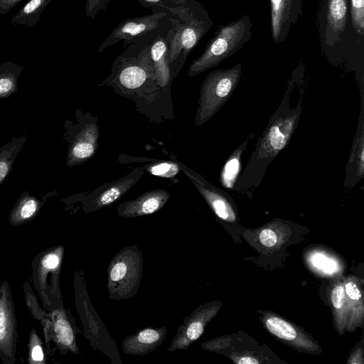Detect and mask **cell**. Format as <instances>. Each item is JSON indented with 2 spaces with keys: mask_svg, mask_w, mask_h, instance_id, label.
I'll return each instance as SVG.
<instances>
[{
  "mask_svg": "<svg viewBox=\"0 0 364 364\" xmlns=\"http://www.w3.org/2000/svg\"><path fill=\"white\" fill-rule=\"evenodd\" d=\"M25 141L24 136L15 138L0 147V185L11 171L14 161Z\"/></svg>",
  "mask_w": 364,
  "mask_h": 364,
  "instance_id": "obj_26",
  "label": "cell"
},
{
  "mask_svg": "<svg viewBox=\"0 0 364 364\" xmlns=\"http://www.w3.org/2000/svg\"><path fill=\"white\" fill-rule=\"evenodd\" d=\"M53 0H30L21 8L11 19L14 25H23L31 27L40 20V16L46 7Z\"/></svg>",
  "mask_w": 364,
  "mask_h": 364,
  "instance_id": "obj_24",
  "label": "cell"
},
{
  "mask_svg": "<svg viewBox=\"0 0 364 364\" xmlns=\"http://www.w3.org/2000/svg\"><path fill=\"white\" fill-rule=\"evenodd\" d=\"M23 70V66L13 62L0 65V99L17 91V81Z\"/></svg>",
  "mask_w": 364,
  "mask_h": 364,
  "instance_id": "obj_25",
  "label": "cell"
},
{
  "mask_svg": "<svg viewBox=\"0 0 364 364\" xmlns=\"http://www.w3.org/2000/svg\"><path fill=\"white\" fill-rule=\"evenodd\" d=\"M168 14L163 11H153L151 14L127 18L115 27L110 34L100 45L97 53L119 41H124V48L147 35L156 31L162 20Z\"/></svg>",
  "mask_w": 364,
  "mask_h": 364,
  "instance_id": "obj_8",
  "label": "cell"
},
{
  "mask_svg": "<svg viewBox=\"0 0 364 364\" xmlns=\"http://www.w3.org/2000/svg\"><path fill=\"white\" fill-rule=\"evenodd\" d=\"M242 65L238 63L228 69L210 72L200 90L195 124L200 126L213 117L228 101L239 84Z\"/></svg>",
  "mask_w": 364,
  "mask_h": 364,
  "instance_id": "obj_6",
  "label": "cell"
},
{
  "mask_svg": "<svg viewBox=\"0 0 364 364\" xmlns=\"http://www.w3.org/2000/svg\"><path fill=\"white\" fill-rule=\"evenodd\" d=\"M346 298L352 301H359L361 299V292L355 282L349 281L344 286Z\"/></svg>",
  "mask_w": 364,
  "mask_h": 364,
  "instance_id": "obj_36",
  "label": "cell"
},
{
  "mask_svg": "<svg viewBox=\"0 0 364 364\" xmlns=\"http://www.w3.org/2000/svg\"><path fill=\"white\" fill-rule=\"evenodd\" d=\"M301 72H294L287 83L282 101L269 119L233 189L247 192L262 183L269 165L290 141L301 114L304 84Z\"/></svg>",
  "mask_w": 364,
  "mask_h": 364,
  "instance_id": "obj_1",
  "label": "cell"
},
{
  "mask_svg": "<svg viewBox=\"0 0 364 364\" xmlns=\"http://www.w3.org/2000/svg\"><path fill=\"white\" fill-rule=\"evenodd\" d=\"M143 173L142 168H136L127 176L97 188L84 200L83 210L90 213L114 203L134 186Z\"/></svg>",
  "mask_w": 364,
  "mask_h": 364,
  "instance_id": "obj_12",
  "label": "cell"
},
{
  "mask_svg": "<svg viewBox=\"0 0 364 364\" xmlns=\"http://www.w3.org/2000/svg\"><path fill=\"white\" fill-rule=\"evenodd\" d=\"M331 300L333 306L337 312L341 311L345 306L347 298L344 287L342 284L336 286L331 294Z\"/></svg>",
  "mask_w": 364,
  "mask_h": 364,
  "instance_id": "obj_34",
  "label": "cell"
},
{
  "mask_svg": "<svg viewBox=\"0 0 364 364\" xmlns=\"http://www.w3.org/2000/svg\"><path fill=\"white\" fill-rule=\"evenodd\" d=\"M144 259L136 245L119 250L107 267V291L112 300L134 296L140 286Z\"/></svg>",
  "mask_w": 364,
  "mask_h": 364,
  "instance_id": "obj_5",
  "label": "cell"
},
{
  "mask_svg": "<svg viewBox=\"0 0 364 364\" xmlns=\"http://www.w3.org/2000/svg\"><path fill=\"white\" fill-rule=\"evenodd\" d=\"M309 262L315 269L326 274H333L340 270L338 262L329 255L315 252L309 257Z\"/></svg>",
  "mask_w": 364,
  "mask_h": 364,
  "instance_id": "obj_29",
  "label": "cell"
},
{
  "mask_svg": "<svg viewBox=\"0 0 364 364\" xmlns=\"http://www.w3.org/2000/svg\"><path fill=\"white\" fill-rule=\"evenodd\" d=\"M264 323L272 334L283 341L295 342L299 336L291 323L279 317L268 316L265 318Z\"/></svg>",
  "mask_w": 364,
  "mask_h": 364,
  "instance_id": "obj_27",
  "label": "cell"
},
{
  "mask_svg": "<svg viewBox=\"0 0 364 364\" xmlns=\"http://www.w3.org/2000/svg\"><path fill=\"white\" fill-rule=\"evenodd\" d=\"M250 17L220 26L207 43L203 53L191 64L188 76L194 77L218 65L242 48L252 37Z\"/></svg>",
  "mask_w": 364,
  "mask_h": 364,
  "instance_id": "obj_3",
  "label": "cell"
},
{
  "mask_svg": "<svg viewBox=\"0 0 364 364\" xmlns=\"http://www.w3.org/2000/svg\"><path fill=\"white\" fill-rule=\"evenodd\" d=\"M74 289L75 302L84 327L85 338L93 348L99 349L109 358V353L105 345V341L114 347L116 346L100 318L92 308L82 270H76L74 274Z\"/></svg>",
  "mask_w": 364,
  "mask_h": 364,
  "instance_id": "obj_7",
  "label": "cell"
},
{
  "mask_svg": "<svg viewBox=\"0 0 364 364\" xmlns=\"http://www.w3.org/2000/svg\"><path fill=\"white\" fill-rule=\"evenodd\" d=\"M43 203L27 191L24 192L10 212L9 223L16 227L31 221L36 217Z\"/></svg>",
  "mask_w": 364,
  "mask_h": 364,
  "instance_id": "obj_21",
  "label": "cell"
},
{
  "mask_svg": "<svg viewBox=\"0 0 364 364\" xmlns=\"http://www.w3.org/2000/svg\"><path fill=\"white\" fill-rule=\"evenodd\" d=\"M63 256L64 247L57 245L41 252L31 262L33 284L48 311L63 306L60 287Z\"/></svg>",
  "mask_w": 364,
  "mask_h": 364,
  "instance_id": "obj_4",
  "label": "cell"
},
{
  "mask_svg": "<svg viewBox=\"0 0 364 364\" xmlns=\"http://www.w3.org/2000/svg\"><path fill=\"white\" fill-rule=\"evenodd\" d=\"M99 129L95 123L85 124L70 144L66 165L73 166L84 163L95 153L98 146Z\"/></svg>",
  "mask_w": 364,
  "mask_h": 364,
  "instance_id": "obj_17",
  "label": "cell"
},
{
  "mask_svg": "<svg viewBox=\"0 0 364 364\" xmlns=\"http://www.w3.org/2000/svg\"><path fill=\"white\" fill-rule=\"evenodd\" d=\"M259 239L262 245L265 247H272L277 244L278 237L274 231L265 228L260 232Z\"/></svg>",
  "mask_w": 364,
  "mask_h": 364,
  "instance_id": "obj_35",
  "label": "cell"
},
{
  "mask_svg": "<svg viewBox=\"0 0 364 364\" xmlns=\"http://www.w3.org/2000/svg\"><path fill=\"white\" fill-rule=\"evenodd\" d=\"M168 31L153 34L150 41V60L158 83L166 86L171 80Z\"/></svg>",
  "mask_w": 364,
  "mask_h": 364,
  "instance_id": "obj_19",
  "label": "cell"
},
{
  "mask_svg": "<svg viewBox=\"0 0 364 364\" xmlns=\"http://www.w3.org/2000/svg\"><path fill=\"white\" fill-rule=\"evenodd\" d=\"M218 303H206L196 308L183 318L167 350H186L203 334L205 327L217 314Z\"/></svg>",
  "mask_w": 364,
  "mask_h": 364,
  "instance_id": "obj_10",
  "label": "cell"
},
{
  "mask_svg": "<svg viewBox=\"0 0 364 364\" xmlns=\"http://www.w3.org/2000/svg\"><path fill=\"white\" fill-rule=\"evenodd\" d=\"M23 291L26 305L32 316L38 320L43 329V335L46 341V352L48 356H51L53 350L51 347L50 327L51 320L49 311L39 306L38 300L35 296L29 282H25Z\"/></svg>",
  "mask_w": 364,
  "mask_h": 364,
  "instance_id": "obj_22",
  "label": "cell"
},
{
  "mask_svg": "<svg viewBox=\"0 0 364 364\" xmlns=\"http://www.w3.org/2000/svg\"><path fill=\"white\" fill-rule=\"evenodd\" d=\"M235 363L240 364H256L259 363V361L252 356H242L238 358L237 360H234Z\"/></svg>",
  "mask_w": 364,
  "mask_h": 364,
  "instance_id": "obj_38",
  "label": "cell"
},
{
  "mask_svg": "<svg viewBox=\"0 0 364 364\" xmlns=\"http://www.w3.org/2000/svg\"><path fill=\"white\" fill-rule=\"evenodd\" d=\"M320 36L322 45L334 46L341 39L347 22L348 0H324Z\"/></svg>",
  "mask_w": 364,
  "mask_h": 364,
  "instance_id": "obj_15",
  "label": "cell"
},
{
  "mask_svg": "<svg viewBox=\"0 0 364 364\" xmlns=\"http://www.w3.org/2000/svg\"><path fill=\"white\" fill-rule=\"evenodd\" d=\"M169 198L170 193L165 189L149 191L133 200L120 203L117 208V213L124 218L150 215L161 209Z\"/></svg>",
  "mask_w": 364,
  "mask_h": 364,
  "instance_id": "obj_16",
  "label": "cell"
},
{
  "mask_svg": "<svg viewBox=\"0 0 364 364\" xmlns=\"http://www.w3.org/2000/svg\"><path fill=\"white\" fill-rule=\"evenodd\" d=\"M51 327V343L63 355L68 353L79 354L76 335L81 331L76 326L75 319L64 306L49 311Z\"/></svg>",
  "mask_w": 364,
  "mask_h": 364,
  "instance_id": "obj_13",
  "label": "cell"
},
{
  "mask_svg": "<svg viewBox=\"0 0 364 364\" xmlns=\"http://www.w3.org/2000/svg\"><path fill=\"white\" fill-rule=\"evenodd\" d=\"M167 333L168 329L166 327H149L141 329L123 339L122 351L126 355H146L162 344Z\"/></svg>",
  "mask_w": 364,
  "mask_h": 364,
  "instance_id": "obj_18",
  "label": "cell"
},
{
  "mask_svg": "<svg viewBox=\"0 0 364 364\" xmlns=\"http://www.w3.org/2000/svg\"><path fill=\"white\" fill-rule=\"evenodd\" d=\"M253 132L250 133L245 140L229 156L220 173V182L227 188H233L240 176L242 156L249 141L254 137Z\"/></svg>",
  "mask_w": 364,
  "mask_h": 364,
  "instance_id": "obj_23",
  "label": "cell"
},
{
  "mask_svg": "<svg viewBox=\"0 0 364 364\" xmlns=\"http://www.w3.org/2000/svg\"><path fill=\"white\" fill-rule=\"evenodd\" d=\"M146 168L151 174L164 178H172L181 170L178 163L171 161L156 162L149 165Z\"/></svg>",
  "mask_w": 364,
  "mask_h": 364,
  "instance_id": "obj_31",
  "label": "cell"
},
{
  "mask_svg": "<svg viewBox=\"0 0 364 364\" xmlns=\"http://www.w3.org/2000/svg\"><path fill=\"white\" fill-rule=\"evenodd\" d=\"M138 1L142 6L151 9L152 12H165L170 9L190 6L198 3L195 0H138Z\"/></svg>",
  "mask_w": 364,
  "mask_h": 364,
  "instance_id": "obj_30",
  "label": "cell"
},
{
  "mask_svg": "<svg viewBox=\"0 0 364 364\" xmlns=\"http://www.w3.org/2000/svg\"><path fill=\"white\" fill-rule=\"evenodd\" d=\"M271 34L278 44L284 41L292 26L302 16L301 0H270Z\"/></svg>",
  "mask_w": 364,
  "mask_h": 364,
  "instance_id": "obj_14",
  "label": "cell"
},
{
  "mask_svg": "<svg viewBox=\"0 0 364 364\" xmlns=\"http://www.w3.org/2000/svg\"><path fill=\"white\" fill-rule=\"evenodd\" d=\"M363 106L360 114L357 132L354 138L351 152L346 166V177L344 186H355L364 174V125Z\"/></svg>",
  "mask_w": 364,
  "mask_h": 364,
  "instance_id": "obj_20",
  "label": "cell"
},
{
  "mask_svg": "<svg viewBox=\"0 0 364 364\" xmlns=\"http://www.w3.org/2000/svg\"><path fill=\"white\" fill-rule=\"evenodd\" d=\"M112 0H86L85 14L87 18L93 19L105 11Z\"/></svg>",
  "mask_w": 364,
  "mask_h": 364,
  "instance_id": "obj_33",
  "label": "cell"
},
{
  "mask_svg": "<svg viewBox=\"0 0 364 364\" xmlns=\"http://www.w3.org/2000/svg\"><path fill=\"white\" fill-rule=\"evenodd\" d=\"M22 0H0V15L9 13Z\"/></svg>",
  "mask_w": 364,
  "mask_h": 364,
  "instance_id": "obj_37",
  "label": "cell"
},
{
  "mask_svg": "<svg viewBox=\"0 0 364 364\" xmlns=\"http://www.w3.org/2000/svg\"><path fill=\"white\" fill-rule=\"evenodd\" d=\"M17 321L12 292L7 281L0 285V359L14 364L17 351Z\"/></svg>",
  "mask_w": 364,
  "mask_h": 364,
  "instance_id": "obj_9",
  "label": "cell"
},
{
  "mask_svg": "<svg viewBox=\"0 0 364 364\" xmlns=\"http://www.w3.org/2000/svg\"><path fill=\"white\" fill-rule=\"evenodd\" d=\"M28 350V363L44 364L46 363L45 355V353H46V349L43 347L41 339L34 328L31 329L29 333Z\"/></svg>",
  "mask_w": 364,
  "mask_h": 364,
  "instance_id": "obj_28",
  "label": "cell"
},
{
  "mask_svg": "<svg viewBox=\"0 0 364 364\" xmlns=\"http://www.w3.org/2000/svg\"><path fill=\"white\" fill-rule=\"evenodd\" d=\"M351 21L357 33H364V0H350Z\"/></svg>",
  "mask_w": 364,
  "mask_h": 364,
  "instance_id": "obj_32",
  "label": "cell"
},
{
  "mask_svg": "<svg viewBox=\"0 0 364 364\" xmlns=\"http://www.w3.org/2000/svg\"><path fill=\"white\" fill-rule=\"evenodd\" d=\"M166 13L171 24L167 33L171 77H174L193 48L210 30L213 21L198 2L190 6L170 9Z\"/></svg>",
  "mask_w": 364,
  "mask_h": 364,
  "instance_id": "obj_2",
  "label": "cell"
},
{
  "mask_svg": "<svg viewBox=\"0 0 364 364\" xmlns=\"http://www.w3.org/2000/svg\"><path fill=\"white\" fill-rule=\"evenodd\" d=\"M181 170L192 182L215 215L225 222H234L236 213L234 203L223 190L210 184L201 175L186 165L178 163Z\"/></svg>",
  "mask_w": 364,
  "mask_h": 364,
  "instance_id": "obj_11",
  "label": "cell"
}]
</instances>
